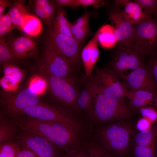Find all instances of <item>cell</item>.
Here are the masks:
<instances>
[{"label": "cell", "mask_w": 157, "mask_h": 157, "mask_svg": "<svg viewBox=\"0 0 157 157\" xmlns=\"http://www.w3.org/2000/svg\"><path fill=\"white\" fill-rule=\"evenodd\" d=\"M75 0H55L57 8L58 7H75Z\"/></svg>", "instance_id": "cell-42"}, {"label": "cell", "mask_w": 157, "mask_h": 157, "mask_svg": "<svg viewBox=\"0 0 157 157\" xmlns=\"http://www.w3.org/2000/svg\"><path fill=\"white\" fill-rule=\"evenodd\" d=\"M2 88L6 92H12L17 89L19 83L11 75H4L0 81Z\"/></svg>", "instance_id": "cell-32"}, {"label": "cell", "mask_w": 157, "mask_h": 157, "mask_svg": "<svg viewBox=\"0 0 157 157\" xmlns=\"http://www.w3.org/2000/svg\"><path fill=\"white\" fill-rule=\"evenodd\" d=\"M42 63L46 74L73 79L71 71L74 67L66 59L51 49L46 47L42 55Z\"/></svg>", "instance_id": "cell-13"}, {"label": "cell", "mask_w": 157, "mask_h": 157, "mask_svg": "<svg viewBox=\"0 0 157 157\" xmlns=\"http://www.w3.org/2000/svg\"><path fill=\"white\" fill-rule=\"evenodd\" d=\"M19 130L12 119L0 114V143L16 139Z\"/></svg>", "instance_id": "cell-18"}, {"label": "cell", "mask_w": 157, "mask_h": 157, "mask_svg": "<svg viewBox=\"0 0 157 157\" xmlns=\"http://www.w3.org/2000/svg\"><path fill=\"white\" fill-rule=\"evenodd\" d=\"M39 103V95L28 87L6 99V110L14 118L20 116L26 108Z\"/></svg>", "instance_id": "cell-14"}, {"label": "cell", "mask_w": 157, "mask_h": 157, "mask_svg": "<svg viewBox=\"0 0 157 157\" xmlns=\"http://www.w3.org/2000/svg\"><path fill=\"white\" fill-rule=\"evenodd\" d=\"M17 157H38L32 151L27 149H22Z\"/></svg>", "instance_id": "cell-45"}, {"label": "cell", "mask_w": 157, "mask_h": 157, "mask_svg": "<svg viewBox=\"0 0 157 157\" xmlns=\"http://www.w3.org/2000/svg\"><path fill=\"white\" fill-rule=\"evenodd\" d=\"M99 35L98 38H102L101 39V41L102 42H104L105 44L107 43V44H112L115 43L117 40L114 35L113 32L112 33H100Z\"/></svg>", "instance_id": "cell-39"}, {"label": "cell", "mask_w": 157, "mask_h": 157, "mask_svg": "<svg viewBox=\"0 0 157 157\" xmlns=\"http://www.w3.org/2000/svg\"><path fill=\"white\" fill-rule=\"evenodd\" d=\"M126 97H134L146 103L149 107L157 109V95L145 90L129 91Z\"/></svg>", "instance_id": "cell-22"}, {"label": "cell", "mask_w": 157, "mask_h": 157, "mask_svg": "<svg viewBox=\"0 0 157 157\" xmlns=\"http://www.w3.org/2000/svg\"><path fill=\"white\" fill-rule=\"evenodd\" d=\"M142 9L147 16L157 18V0H135Z\"/></svg>", "instance_id": "cell-28"}, {"label": "cell", "mask_w": 157, "mask_h": 157, "mask_svg": "<svg viewBox=\"0 0 157 157\" xmlns=\"http://www.w3.org/2000/svg\"><path fill=\"white\" fill-rule=\"evenodd\" d=\"M124 7V15L133 25L141 21L147 16L140 6L134 1L126 0Z\"/></svg>", "instance_id": "cell-19"}, {"label": "cell", "mask_w": 157, "mask_h": 157, "mask_svg": "<svg viewBox=\"0 0 157 157\" xmlns=\"http://www.w3.org/2000/svg\"><path fill=\"white\" fill-rule=\"evenodd\" d=\"M104 1L100 0H75V7L78 6L84 7L94 5L101 6L104 4Z\"/></svg>", "instance_id": "cell-37"}, {"label": "cell", "mask_w": 157, "mask_h": 157, "mask_svg": "<svg viewBox=\"0 0 157 157\" xmlns=\"http://www.w3.org/2000/svg\"><path fill=\"white\" fill-rule=\"evenodd\" d=\"M25 73L23 70L16 72L13 74L12 75L16 81L19 83L22 80L24 77Z\"/></svg>", "instance_id": "cell-46"}, {"label": "cell", "mask_w": 157, "mask_h": 157, "mask_svg": "<svg viewBox=\"0 0 157 157\" xmlns=\"http://www.w3.org/2000/svg\"><path fill=\"white\" fill-rule=\"evenodd\" d=\"M144 58L132 46L118 45L109 69L122 79L125 75V72L133 71L143 64Z\"/></svg>", "instance_id": "cell-6"}, {"label": "cell", "mask_w": 157, "mask_h": 157, "mask_svg": "<svg viewBox=\"0 0 157 157\" xmlns=\"http://www.w3.org/2000/svg\"><path fill=\"white\" fill-rule=\"evenodd\" d=\"M132 130L126 124H111L101 131V140L109 150L118 155L123 156L128 149Z\"/></svg>", "instance_id": "cell-5"}, {"label": "cell", "mask_w": 157, "mask_h": 157, "mask_svg": "<svg viewBox=\"0 0 157 157\" xmlns=\"http://www.w3.org/2000/svg\"><path fill=\"white\" fill-rule=\"evenodd\" d=\"M134 154L135 157H156L155 146L135 145Z\"/></svg>", "instance_id": "cell-33"}, {"label": "cell", "mask_w": 157, "mask_h": 157, "mask_svg": "<svg viewBox=\"0 0 157 157\" xmlns=\"http://www.w3.org/2000/svg\"><path fill=\"white\" fill-rule=\"evenodd\" d=\"M20 147L17 140L2 142L0 144V157H17L21 151Z\"/></svg>", "instance_id": "cell-23"}, {"label": "cell", "mask_w": 157, "mask_h": 157, "mask_svg": "<svg viewBox=\"0 0 157 157\" xmlns=\"http://www.w3.org/2000/svg\"><path fill=\"white\" fill-rule=\"evenodd\" d=\"M48 85L47 79L41 76H35L31 79L28 87L39 95L45 91Z\"/></svg>", "instance_id": "cell-29"}, {"label": "cell", "mask_w": 157, "mask_h": 157, "mask_svg": "<svg viewBox=\"0 0 157 157\" xmlns=\"http://www.w3.org/2000/svg\"><path fill=\"white\" fill-rule=\"evenodd\" d=\"M58 157H90L89 154L87 155L82 151H74Z\"/></svg>", "instance_id": "cell-43"}, {"label": "cell", "mask_w": 157, "mask_h": 157, "mask_svg": "<svg viewBox=\"0 0 157 157\" xmlns=\"http://www.w3.org/2000/svg\"><path fill=\"white\" fill-rule=\"evenodd\" d=\"M157 20V18H155Z\"/></svg>", "instance_id": "cell-48"}, {"label": "cell", "mask_w": 157, "mask_h": 157, "mask_svg": "<svg viewBox=\"0 0 157 157\" xmlns=\"http://www.w3.org/2000/svg\"><path fill=\"white\" fill-rule=\"evenodd\" d=\"M134 35L131 46L145 57L157 50V20L147 16L134 25Z\"/></svg>", "instance_id": "cell-3"}, {"label": "cell", "mask_w": 157, "mask_h": 157, "mask_svg": "<svg viewBox=\"0 0 157 157\" xmlns=\"http://www.w3.org/2000/svg\"><path fill=\"white\" fill-rule=\"evenodd\" d=\"M90 15V12L86 11L82 15L76 20L75 24L81 27H88V21Z\"/></svg>", "instance_id": "cell-40"}, {"label": "cell", "mask_w": 157, "mask_h": 157, "mask_svg": "<svg viewBox=\"0 0 157 157\" xmlns=\"http://www.w3.org/2000/svg\"><path fill=\"white\" fill-rule=\"evenodd\" d=\"M70 31L72 37L81 44L88 35L89 28V27L83 28L79 27L75 23H71Z\"/></svg>", "instance_id": "cell-31"}, {"label": "cell", "mask_w": 157, "mask_h": 157, "mask_svg": "<svg viewBox=\"0 0 157 157\" xmlns=\"http://www.w3.org/2000/svg\"><path fill=\"white\" fill-rule=\"evenodd\" d=\"M46 47L66 59L74 67L80 60V44L72 36L49 30L46 38Z\"/></svg>", "instance_id": "cell-4"}, {"label": "cell", "mask_w": 157, "mask_h": 157, "mask_svg": "<svg viewBox=\"0 0 157 157\" xmlns=\"http://www.w3.org/2000/svg\"><path fill=\"white\" fill-rule=\"evenodd\" d=\"M129 91L143 90L157 95V89L151 72L147 65H142L122 78Z\"/></svg>", "instance_id": "cell-12"}, {"label": "cell", "mask_w": 157, "mask_h": 157, "mask_svg": "<svg viewBox=\"0 0 157 157\" xmlns=\"http://www.w3.org/2000/svg\"><path fill=\"white\" fill-rule=\"evenodd\" d=\"M34 2L42 7L48 17L50 27L54 20L55 10L57 8L55 0H36Z\"/></svg>", "instance_id": "cell-25"}, {"label": "cell", "mask_w": 157, "mask_h": 157, "mask_svg": "<svg viewBox=\"0 0 157 157\" xmlns=\"http://www.w3.org/2000/svg\"><path fill=\"white\" fill-rule=\"evenodd\" d=\"M16 140L22 149L29 150L38 157H58L56 147L48 140L36 134L19 131Z\"/></svg>", "instance_id": "cell-8"}, {"label": "cell", "mask_w": 157, "mask_h": 157, "mask_svg": "<svg viewBox=\"0 0 157 157\" xmlns=\"http://www.w3.org/2000/svg\"><path fill=\"white\" fill-rule=\"evenodd\" d=\"M100 30L96 32L81 52V58L85 69V79L90 77L93 68L99 57V53L97 41Z\"/></svg>", "instance_id": "cell-16"}, {"label": "cell", "mask_w": 157, "mask_h": 157, "mask_svg": "<svg viewBox=\"0 0 157 157\" xmlns=\"http://www.w3.org/2000/svg\"><path fill=\"white\" fill-rule=\"evenodd\" d=\"M90 157H114L106 150L98 147H93L88 150Z\"/></svg>", "instance_id": "cell-36"}, {"label": "cell", "mask_w": 157, "mask_h": 157, "mask_svg": "<svg viewBox=\"0 0 157 157\" xmlns=\"http://www.w3.org/2000/svg\"><path fill=\"white\" fill-rule=\"evenodd\" d=\"M42 26L38 19L31 15L26 19L23 31L28 35L35 36L41 31Z\"/></svg>", "instance_id": "cell-24"}, {"label": "cell", "mask_w": 157, "mask_h": 157, "mask_svg": "<svg viewBox=\"0 0 157 157\" xmlns=\"http://www.w3.org/2000/svg\"><path fill=\"white\" fill-rule=\"evenodd\" d=\"M157 137V122L148 130L140 131L135 138V145L150 147L155 146Z\"/></svg>", "instance_id": "cell-21"}, {"label": "cell", "mask_w": 157, "mask_h": 157, "mask_svg": "<svg viewBox=\"0 0 157 157\" xmlns=\"http://www.w3.org/2000/svg\"><path fill=\"white\" fill-rule=\"evenodd\" d=\"M22 115L35 119L58 122L74 131L79 128L78 123L66 113L40 103L25 109L21 115Z\"/></svg>", "instance_id": "cell-7"}, {"label": "cell", "mask_w": 157, "mask_h": 157, "mask_svg": "<svg viewBox=\"0 0 157 157\" xmlns=\"http://www.w3.org/2000/svg\"><path fill=\"white\" fill-rule=\"evenodd\" d=\"M108 16L118 45L124 47L131 46L134 38V25L128 20L121 7L115 5L109 11Z\"/></svg>", "instance_id": "cell-9"}, {"label": "cell", "mask_w": 157, "mask_h": 157, "mask_svg": "<svg viewBox=\"0 0 157 157\" xmlns=\"http://www.w3.org/2000/svg\"><path fill=\"white\" fill-rule=\"evenodd\" d=\"M57 9L56 15L50 28L55 32L72 36L70 31L71 23L67 19L65 9L61 7Z\"/></svg>", "instance_id": "cell-20"}, {"label": "cell", "mask_w": 157, "mask_h": 157, "mask_svg": "<svg viewBox=\"0 0 157 157\" xmlns=\"http://www.w3.org/2000/svg\"><path fill=\"white\" fill-rule=\"evenodd\" d=\"M94 77L100 89L106 95L122 100L126 97L129 92L127 86L110 69H97Z\"/></svg>", "instance_id": "cell-10"}, {"label": "cell", "mask_w": 157, "mask_h": 157, "mask_svg": "<svg viewBox=\"0 0 157 157\" xmlns=\"http://www.w3.org/2000/svg\"><path fill=\"white\" fill-rule=\"evenodd\" d=\"M9 46L17 59H22L33 56L37 50V45L29 35H23L14 38Z\"/></svg>", "instance_id": "cell-15"}, {"label": "cell", "mask_w": 157, "mask_h": 157, "mask_svg": "<svg viewBox=\"0 0 157 157\" xmlns=\"http://www.w3.org/2000/svg\"><path fill=\"white\" fill-rule=\"evenodd\" d=\"M152 123L147 118L142 117L140 118L137 122L136 126L137 128L140 131L147 130L151 127Z\"/></svg>", "instance_id": "cell-38"}, {"label": "cell", "mask_w": 157, "mask_h": 157, "mask_svg": "<svg viewBox=\"0 0 157 157\" xmlns=\"http://www.w3.org/2000/svg\"><path fill=\"white\" fill-rule=\"evenodd\" d=\"M140 110V113L143 117L148 119L153 123L157 121V110L151 107H145Z\"/></svg>", "instance_id": "cell-35"}, {"label": "cell", "mask_w": 157, "mask_h": 157, "mask_svg": "<svg viewBox=\"0 0 157 157\" xmlns=\"http://www.w3.org/2000/svg\"><path fill=\"white\" fill-rule=\"evenodd\" d=\"M15 28L8 12L0 17V39H3L6 35Z\"/></svg>", "instance_id": "cell-30"}, {"label": "cell", "mask_w": 157, "mask_h": 157, "mask_svg": "<svg viewBox=\"0 0 157 157\" xmlns=\"http://www.w3.org/2000/svg\"><path fill=\"white\" fill-rule=\"evenodd\" d=\"M90 92L92 104L90 113L101 122L121 120L130 117L131 108L124 99L107 96L100 89L94 77L87 85Z\"/></svg>", "instance_id": "cell-2"}, {"label": "cell", "mask_w": 157, "mask_h": 157, "mask_svg": "<svg viewBox=\"0 0 157 157\" xmlns=\"http://www.w3.org/2000/svg\"><path fill=\"white\" fill-rule=\"evenodd\" d=\"M47 76L48 86L53 96L66 105L75 106L78 94L73 79L47 74Z\"/></svg>", "instance_id": "cell-11"}, {"label": "cell", "mask_w": 157, "mask_h": 157, "mask_svg": "<svg viewBox=\"0 0 157 157\" xmlns=\"http://www.w3.org/2000/svg\"><path fill=\"white\" fill-rule=\"evenodd\" d=\"M155 148L156 154V157H157V137L156 138L155 143Z\"/></svg>", "instance_id": "cell-47"}, {"label": "cell", "mask_w": 157, "mask_h": 157, "mask_svg": "<svg viewBox=\"0 0 157 157\" xmlns=\"http://www.w3.org/2000/svg\"><path fill=\"white\" fill-rule=\"evenodd\" d=\"M13 2L9 0H0V17L3 15L6 9L11 6Z\"/></svg>", "instance_id": "cell-44"}, {"label": "cell", "mask_w": 157, "mask_h": 157, "mask_svg": "<svg viewBox=\"0 0 157 157\" xmlns=\"http://www.w3.org/2000/svg\"><path fill=\"white\" fill-rule=\"evenodd\" d=\"M78 106L83 110L90 112L92 106V99L87 86L78 95L76 101Z\"/></svg>", "instance_id": "cell-26"}, {"label": "cell", "mask_w": 157, "mask_h": 157, "mask_svg": "<svg viewBox=\"0 0 157 157\" xmlns=\"http://www.w3.org/2000/svg\"><path fill=\"white\" fill-rule=\"evenodd\" d=\"M12 120L19 131L38 135L58 147H67L74 139V131L58 122L39 119L27 116H19Z\"/></svg>", "instance_id": "cell-1"}, {"label": "cell", "mask_w": 157, "mask_h": 157, "mask_svg": "<svg viewBox=\"0 0 157 157\" xmlns=\"http://www.w3.org/2000/svg\"><path fill=\"white\" fill-rule=\"evenodd\" d=\"M25 3V0H15L8 12L15 28L22 31L26 19L32 15L27 10Z\"/></svg>", "instance_id": "cell-17"}, {"label": "cell", "mask_w": 157, "mask_h": 157, "mask_svg": "<svg viewBox=\"0 0 157 157\" xmlns=\"http://www.w3.org/2000/svg\"><path fill=\"white\" fill-rule=\"evenodd\" d=\"M34 10L35 13L43 22L50 27V24L45 12L41 6L34 2Z\"/></svg>", "instance_id": "cell-41"}, {"label": "cell", "mask_w": 157, "mask_h": 157, "mask_svg": "<svg viewBox=\"0 0 157 157\" xmlns=\"http://www.w3.org/2000/svg\"><path fill=\"white\" fill-rule=\"evenodd\" d=\"M17 59L14 55L10 46L3 38L0 39V62L3 65Z\"/></svg>", "instance_id": "cell-27"}, {"label": "cell", "mask_w": 157, "mask_h": 157, "mask_svg": "<svg viewBox=\"0 0 157 157\" xmlns=\"http://www.w3.org/2000/svg\"><path fill=\"white\" fill-rule=\"evenodd\" d=\"M146 64L151 72L157 89V50L149 56Z\"/></svg>", "instance_id": "cell-34"}]
</instances>
